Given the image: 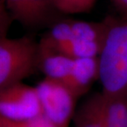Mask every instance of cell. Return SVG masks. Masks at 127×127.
<instances>
[{"mask_svg":"<svg viewBox=\"0 0 127 127\" xmlns=\"http://www.w3.org/2000/svg\"><path fill=\"white\" fill-rule=\"evenodd\" d=\"M105 18L106 31L98 56L101 92L127 102V17Z\"/></svg>","mask_w":127,"mask_h":127,"instance_id":"1","label":"cell"},{"mask_svg":"<svg viewBox=\"0 0 127 127\" xmlns=\"http://www.w3.org/2000/svg\"><path fill=\"white\" fill-rule=\"evenodd\" d=\"M39 44L32 37L0 36V92L38 70Z\"/></svg>","mask_w":127,"mask_h":127,"instance_id":"2","label":"cell"},{"mask_svg":"<svg viewBox=\"0 0 127 127\" xmlns=\"http://www.w3.org/2000/svg\"><path fill=\"white\" fill-rule=\"evenodd\" d=\"M73 121L75 127H127V102L94 93L75 110Z\"/></svg>","mask_w":127,"mask_h":127,"instance_id":"3","label":"cell"},{"mask_svg":"<svg viewBox=\"0 0 127 127\" xmlns=\"http://www.w3.org/2000/svg\"><path fill=\"white\" fill-rule=\"evenodd\" d=\"M35 88L43 115L56 127H69L78 100L71 89L63 83L45 77Z\"/></svg>","mask_w":127,"mask_h":127,"instance_id":"4","label":"cell"},{"mask_svg":"<svg viewBox=\"0 0 127 127\" xmlns=\"http://www.w3.org/2000/svg\"><path fill=\"white\" fill-rule=\"evenodd\" d=\"M106 27V18L94 21L63 17L48 28V31L42 36L39 43L51 49L73 41L102 44Z\"/></svg>","mask_w":127,"mask_h":127,"instance_id":"5","label":"cell"},{"mask_svg":"<svg viewBox=\"0 0 127 127\" xmlns=\"http://www.w3.org/2000/svg\"><path fill=\"white\" fill-rule=\"evenodd\" d=\"M42 115V107L35 87L21 82L0 92L1 118L23 121Z\"/></svg>","mask_w":127,"mask_h":127,"instance_id":"6","label":"cell"},{"mask_svg":"<svg viewBox=\"0 0 127 127\" xmlns=\"http://www.w3.org/2000/svg\"><path fill=\"white\" fill-rule=\"evenodd\" d=\"M12 21L24 27L38 30L50 27L63 18L54 0H2Z\"/></svg>","mask_w":127,"mask_h":127,"instance_id":"7","label":"cell"},{"mask_svg":"<svg viewBox=\"0 0 127 127\" xmlns=\"http://www.w3.org/2000/svg\"><path fill=\"white\" fill-rule=\"evenodd\" d=\"M98 57L75 59L71 74L63 83L79 99L90 91L96 80H98Z\"/></svg>","mask_w":127,"mask_h":127,"instance_id":"8","label":"cell"},{"mask_svg":"<svg viewBox=\"0 0 127 127\" xmlns=\"http://www.w3.org/2000/svg\"><path fill=\"white\" fill-rule=\"evenodd\" d=\"M74 61L75 59L39 44L38 70L42 72L45 78L65 83L71 74Z\"/></svg>","mask_w":127,"mask_h":127,"instance_id":"9","label":"cell"},{"mask_svg":"<svg viewBox=\"0 0 127 127\" xmlns=\"http://www.w3.org/2000/svg\"><path fill=\"white\" fill-rule=\"evenodd\" d=\"M97 0H54L58 10L65 15L85 13L94 7Z\"/></svg>","mask_w":127,"mask_h":127,"instance_id":"10","label":"cell"},{"mask_svg":"<svg viewBox=\"0 0 127 127\" xmlns=\"http://www.w3.org/2000/svg\"><path fill=\"white\" fill-rule=\"evenodd\" d=\"M0 127H56L44 115L29 121H13L0 117Z\"/></svg>","mask_w":127,"mask_h":127,"instance_id":"11","label":"cell"},{"mask_svg":"<svg viewBox=\"0 0 127 127\" xmlns=\"http://www.w3.org/2000/svg\"><path fill=\"white\" fill-rule=\"evenodd\" d=\"M12 21L2 0H0V28L5 32L7 31Z\"/></svg>","mask_w":127,"mask_h":127,"instance_id":"12","label":"cell"},{"mask_svg":"<svg viewBox=\"0 0 127 127\" xmlns=\"http://www.w3.org/2000/svg\"><path fill=\"white\" fill-rule=\"evenodd\" d=\"M0 36H7L6 33H5V31H2L1 28H0Z\"/></svg>","mask_w":127,"mask_h":127,"instance_id":"13","label":"cell"}]
</instances>
